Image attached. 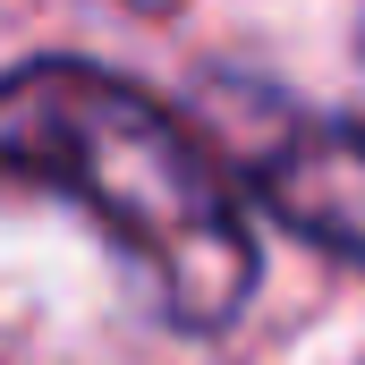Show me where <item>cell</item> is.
<instances>
[{"instance_id": "6da1fadb", "label": "cell", "mask_w": 365, "mask_h": 365, "mask_svg": "<svg viewBox=\"0 0 365 365\" xmlns=\"http://www.w3.org/2000/svg\"><path fill=\"white\" fill-rule=\"evenodd\" d=\"M0 204L93 221L145 272L170 331H230L264 272L212 136L77 51L0 68Z\"/></svg>"}, {"instance_id": "7a4b0ae2", "label": "cell", "mask_w": 365, "mask_h": 365, "mask_svg": "<svg viewBox=\"0 0 365 365\" xmlns=\"http://www.w3.org/2000/svg\"><path fill=\"white\" fill-rule=\"evenodd\" d=\"M195 119H204L221 170L289 238L365 272V119L314 110V102L264 86V77H204Z\"/></svg>"}, {"instance_id": "3957f363", "label": "cell", "mask_w": 365, "mask_h": 365, "mask_svg": "<svg viewBox=\"0 0 365 365\" xmlns=\"http://www.w3.org/2000/svg\"><path fill=\"white\" fill-rule=\"evenodd\" d=\"M119 9H136V17H170V9H187V0H119Z\"/></svg>"}]
</instances>
